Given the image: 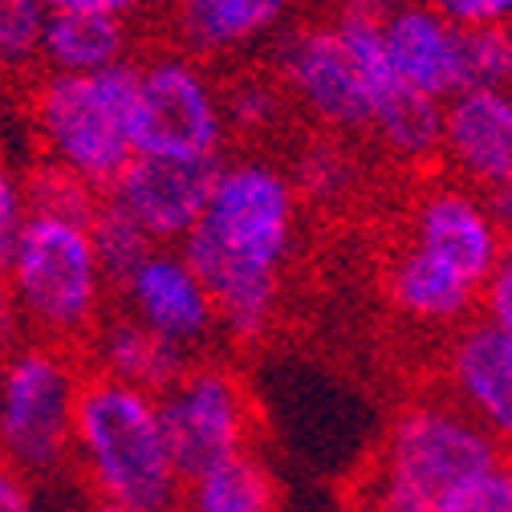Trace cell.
<instances>
[{
	"instance_id": "26",
	"label": "cell",
	"mask_w": 512,
	"mask_h": 512,
	"mask_svg": "<svg viewBox=\"0 0 512 512\" xmlns=\"http://www.w3.org/2000/svg\"><path fill=\"white\" fill-rule=\"evenodd\" d=\"M435 512H512V456L496 460L488 472L443 496Z\"/></svg>"
},
{
	"instance_id": "36",
	"label": "cell",
	"mask_w": 512,
	"mask_h": 512,
	"mask_svg": "<svg viewBox=\"0 0 512 512\" xmlns=\"http://www.w3.org/2000/svg\"><path fill=\"white\" fill-rule=\"evenodd\" d=\"M326 5H338V9L346 13V9H362V5H378V0H326Z\"/></svg>"
},
{
	"instance_id": "4",
	"label": "cell",
	"mask_w": 512,
	"mask_h": 512,
	"mask_svg": "<svg viewBox=\"0 0 512 512\" xmlns=\"http://www.w3.org/2000/svg\"><path fill=\"white\" fill-rule=\"evenodd\" d=\"M9 297L21 322L33 330V342L90 350L102 330L106 273L86 224L29 216L17 244L5 256Z\"/></svg>"
},
{
	"instance_id": "34",
	"label": "cell",
	"mask_w": 512,
	"mask_h": 512,
	"mask_svg": "<svg viewBox=\"0 0 512 512\" xmlns=\"http://www.w3.org/2000/svg\"><path fill=\"white\" fill-rule=\"evenodd\" d=\"M147 5V0H82V9H94V13H114V17H131Z\"/></svg>"
},
{
	"instance_id": "19",
	"label": "cell",
	"mask_w": 512,
	"mask_h": 512,
	"mask_svg": "<svg viewBox=\"0 0 512 512\" xmlns=\"http://www.w3.org/2000/svg\"><path fill=\"white\" fill-rule=\"evenodd\" d=\"M179 41L196 53H228L281 25L289 0H175Z\"/></svg>"
},
{
	"instance_id": "29",
	"label": "cell",
	"mask_w": 512,
	"mask_h": 512,
	"mask_svg": "<svg viewBox=\"0 0 512 512\" xmlns=\"http://www.w3.org/2000/svg\"><path fill=\"white\" fill-rule=\"evenodd\" d=\"M480 317L492 326H500L504 334H512V244L504 252V261L496 265V273L488 277L484 293H480Z\"/></svg>"
},
{
	"instance_id": "2",
	"label": "cell",
	"mask_w": 512,
	"mask_h": 512,
	"mask_svg": "<svg viewBox=\"0 0 512 512\" xmlns=\"http://www.w3.org/2000/svg\"><path fill=\"white\" fill-rule=\"evenodd\" d=\"M74 464L98 504L131 512H179L183 476L163 431L159 399L110 374H86Z\"/></svg>"
},
{
	"instance_id": "7",
	"label": "cell",
	"mask_w": 512,
	"mask_h": 512,
	"mask_svg": "<svg viewBox=\"0 0 512 512\" xmlns=\"http://www.w3.org/2000/svg\"><path fill=\"white\" fill-rule=\"evenodd\" d=\"M228 114L208 74L187 53L139 61V98L131 114L135 155L208 163L224 159Z\"/></svg>"
},
{
	"instance_id": "5",
	"label": "cell",
	"mask_w": 512,
	"mask_h": 512,
	"mask_svg": "<svg viewBox=\"0 0 512 512\" xmlns=\"http://www.w3.org/2000/svg\"><path fill=\"white\" fill-rule=\"evenodd\" d=\"M139 98V61L78 78V74H45L29 98V114L45 159L82 175L102 196L135 163L131 114Z\"/></svg>"
},
{
	"instance_id": "20",
	"label": "cell",
	"mask_w": 512,
	"mask_h": 512,
	"mask_svg": "<svg viewBox=\"0 0 512 512\" xmlns=\"http://www.w3.org/2000/svg\"><path fill=\"white\" fill-rule=\"evenodd\" d=\"M179 512H281V488L273 468L244 452L183 484Z\"/></svg>"
},
{
	"instance_id": "9",
	"label": "cell",
	"mask_w": 512,
	"mask_h": 512,
	"mask_svg": "<svg viewBox=\"0 0 512 512\" xmlns=\"http://www.w3.org/2000/svg\"><path fill=\"white\" fill-rule=\"evenodd\" d=\"M411 244L460 273L464 281H472L480 293L508 252L488 200L464 183H435L415 200Z\"/></svg>"
},
{
	"instance_id": "15",
	"label": "cell",
	"mask_w": 512,
	"mask_h": 512,
	"mask_svg": "<svg viewBox=\"0 0 512 512\" xmlns=\"http://www.w3.org/2000/svg\"><path fill=\"white\" fill-rule=\"evenodd\" d=\"M443 155L484 187H512V90H464L447 102Z\"/></svg>"
},
{
	"instance_id": "28",
	"label": "cell",
	"mask_w": 512,
	"mask_h": 512,
	"mask_svg": "<svg viewBox=\"0 0 512 512\" xmlns=\"http://www.w3.org/2000/svg\"><path fill=\"white\" fill-rule=\"evenodd\" d=\"M452 25L460 29H488V25H512V0H427Z\"/></svg>"
},
{
	"instance_id": "21",
	"label": "cell",
	"mask_w": 512,
	"mask_h": 512,
	"mask_svg": "<svg viewBox=\"0 0 512 512\" xmlns=\"http://www.w3.org/2000/svg\"><path fill=\"white\" fill-rule=\"evenodd\" d=\"M370 126L378 139L387 143L399 159H431L443 151V131H447V102L427 98L415 86H395L382 102L370 110Z\"/></svg>"
},
{
	"instance_id": "10",
	"label": "cell",
	"mask_w": 512,
	"mask_h": 512,
	"mask_svg": "<svg viewBox=\"0 0 512 512\" xmlns=\"http://www.w3.org/2000/svg\"><path fill=\"white\" fill-rule=\"evenodd\" d=\"M281 74L317 122L334 126V131L370 126V94L338 21L293 29L281 41Z\"/></svg>"
},
{
	"instance_id": "31",
	"label": "cell",
	"mask_w": 512,
	"mask_h": 512,
	"mask_svg": "<svg viewBox=\"0 0 512 512\" xmlns=\"http://www.w3.org/2000/svg\"><path fill=\"white\" fill-rule=\"evenodd\" d=\"M342 167L346 163H342V155L334 147H309L305 159H301V183L305 187H317V191H334L346 179Z\"/></svg>"
},
{
	"instance_id": "8",
	"label": "cell",
	"mask_w": 512,
	"mask_h": 512,
	"mask_svg": "<svg viewBox=\"0 0 512 512\" xmlns=\"http://www.w3.org/2000/svg\"><path fill=\"white\" fill-rule=\"evenodd\" d=\"M159 415L183 484L252 452V407L244 382L228 366L196 362L179 387L159 399Z\"/></svg>"
},
{
	"instance_id": "17",
	"label": "cell",
	"mask_w": 512,
	"mask_h": 512,
	"mask_svg": "<svg viewBox=\"0 0 512 512\" xmlns=\"http://www.w3.org/2000/svg\"><path fill=\"white\" fill-rule=\"evenodd\" d=\"M382 281H387L391 305L419 326H460V322L468 326V317L480 301V289L472 281L439 265L435 256H427L415 244H403L391 256Z\"/></svg>"
},
{
	"instance_id": "22",
	"label": "cell",
	"mask_w": 512,
	"mask_h": 512,
	"mask_svg": "<svg viewBox=\"0 0 512 512\" xmlns=\"http://www.w3.org/2000/svg\"><path fill=\"white\" fill-rule=\"evenodd\" d=\"M90 236H94V248H98L102 273H106L110 289H118V293L159 252L155 236L135 216H126L114 200H102V208H98V216L90 224Z\"/></svg>"
},
{
	"instance_id": "16",
	"label": "cell",
	"mask_w": 512,
	"mask_h": 512,
	"mask_svg": "<svg viewBox=\"0 0 512 512\" xmlns=\"http://www.w3.org/2000/svg\"><path fill=\"white\" fill-rule=\"evenodd\" d=\"M90 358H94L98 374H110V378L126 382V387H139L155 399L175 391L179 382L191 374V366H196L187 350L171 346L167 338L147 330L131 313L106 317L102 330L90 342Z\"/></svg>"
},
{
	"instance_id": "12",
	"label": "cell",
	"mask_w": 512,
	"mask_h": 512,
	"mask_svg": "<svg viewBox=\"0 0 512 512\" xmlns=\"http://www.w3.org/2000/svg\"><path fill=\"white\" fill-rule=\"evenodd\" d=\"M122 297L131 305V317L187 354H196L220 330V309L179 248H159L122 285Z\"/></svg>"
},
{
	"instance_id": "35",
	"label": "cell",
	"mask_w": 512,
	"mask_h": 512,
	"mask_svg": "<svg viewBox=\"0 0 512 512\" xmlns=\"http://www.w3.org/2000/svg\"><path fill=\"white\" fill-rule=\"evenodd\" d=\"M41 5L49 13H74V9H82V0H41Z\"/></svg>"
},
{
	"instance_id": "27",
	"label": "cell",
	"mask_w": 512,
	"mask_h": 512,
	"mask_svg": "<svg viewBox=\"0 0 512 512\" xmlns=\"http://www.w3.org/2000/svg\"><path fill=\"white\" fill-rule=\"evenodd\" d=\"M224 114H228V126H236V131H265L281 114V94L261 78H240L224 94Z\"/></svg>"
},
{
	"instance_id": "1",
	"label": "cell",
	"mask_w": 512,
	"mask_h": 512,
	"mask_svg": "<svg viewBox=\"0 0 512 512\" xmlns=\"http://www.w3.org/2000/svg\"><path fill=\"white\" fill-rule=\"evenodd\" d=\"M297 236V187L265 159L224 163L212 204L179 252L208 285L220 330L256 342L277 313L281 269Z\"/></svg>"
},
{
	"instance_id": "6",
	"label": "cell",
	"mask_w": 512,
	"mask_h": 512,
	"mask_svg": "<svg viewBox=\"0 0 512 512\" xmlns=\"http://www.w3.org/2000/svg\"><path fill=\"white\" fill-rule=\"evenodd\" d=\"M82 387L78 350L25 342L9 354L0 382V443L13 472L49 480L74 460Z\"/></svg>"
},
{
	"instance_id": "18",
	"label": "cell",
	"mask_w": 512,
	"mask_h": 512,
	"mask_svg": "<svg viewBox=\"0 0 512 512\" xmlns=\"http://www.w3.org/2000/svg\"><path fill=\"white\" fill-rule=\"evenodd\" d=\"M126 49H131V25H126V17L74 9V13L49 17L41 61L49 66V74L94 78V74L122 66V61H131Z\"/></svg>"
},
{
	"instance_id": "30",
	"label": "cell",
	"mask_w": 512,
	"mask_h": 512,
	"mask_svg": "<svg viewBox=\"0 0 512 512\" xmlns=\"http://www.w3.org/2000/svg\"><path fill=\"white\" fill-rule=\"evenodd\" d=\"M25 220H29L25 187H21L17 171H5V179H0V244H5V256H9V248L17 244Z\"/></svg>"
},
{
	"instance_id": "33",
	"label": "cell",
	"mask_w": 512,
	"mask_h": 512,
	"mask_svg": "<svg viewBox=\"0 0 512 512\" xmlns=\"http://www.w3.org/2000/svg\"><path fill=\"white\" fill-rule=\"evenodd\" d=\"M484 200L500 224V232L512 240V187H496V191H484Z\"/></svg>"
},
{
	"instance_id": "14",
	"label": "cell",
	"mask_w": 512,
	"mask_h": 512,
	"mask_svg": "<svg viewBox=\"0 0 512 512\" xmlns=\"http://www.w3.org/2000/svg\"><path fill=\"white\" fill-rule=\"evenodd\" d=\"M447 378L452 399L496 435L504 452H512V334L484 317L468 322L452 342Z\"/></svg>"
},
{
	"instance_id": "37",
	"label": "cell",
	"mask_w": 512,
	"mask_h": 512,
	"mask_svg": "<svg viewBox=\"0 0 512 512\" xmlns=\"http://www.w3.org/2000/svg\"><path fill=\"white\" fill-rule=\"evenodd\" d=\"M82 512H131V508H118V504H98V500H90Z\"/></svg>"
},
{
	"instance_id": "23",
	"label": "cell",
	"mask_w": 512,
	"mask_h": 512,
	"mask_svg": "<svg viewBox=\"0 0 512 512\" xmlns=\"http://www.w3.org/2000/svg\"><path fill=\"white\" fill-rule=\"evenodd\" d=\"M21 187H25V200H29V216H53V220H70V224H86V228L94 224V216L106 200L82 175L57 167L49 159L29 167L21 175Z\"/></svg>"
},
{
	"instance_id": "3",
	"label": "cell",
	"mask_w": 512,
	"mask_h": 512,
	"mask_svg": "<svg viewBox=\"0 0 512 512\" xmlns=\"http://www.w3.org/2000/svg\"><path fill=\"white\" fill-rule=\"evenodd\" d=\"M512 452L496 443L452 395L407 403L382 439V456L358 492V512H435L472 476Z\"/></svg>"
},
{
	"instance_id": "32",
	"label": "cell",
	"mask_w": 512,
	"mask_h": 512,
	"mask_svg": "<svg viewBox=\"0 0 512 512\" xmlns=\"http://www.w3.org/2000/svg\"><path fill=\"white\" fill-rule=\"evenodd\" d=\"M0 512H37L33 480H25L21 472L5 468V480H0Z\"/></svg>"
},
{
	"instance_id": "13",
	"label": "cell",
	"mask_w": 512,
	"mask_h": 512,
	"mask_svg": "<svg viewBox=\"0 0 512 512\" xmlns=\"http://www.w3.org/2000/svg\"><path fill=\"white\" fill-rule=\"evenodd\" d=\"M391 61L407 86L435 102H452L468 90V45L464 29L452 25L427 0H407L382 13Z\"/></svg>"
},
{
	"instance_id": "11",
	"label": "cell",
	"mask_w": 512,
	"mask_h": 512,
	"mask_svg": "<svg viewBox=\"0 0 512 512\" xmlns=\"http://www.w3.org/2000/svg\"><path fill=\"white\" fill-rule=\"evenodd\" d=\"M220 171H224V159L175 163V159L135 155V163L122 171V179L110 187L106 200H114L126 216H135L155 236L159 248H171L200 228Z\"/></svg>"
},
{
	"instance_id": "24",
	"label": "cell",
	"mask_w": 512,
	"mask_h": 512,
	"mask_svg": "<svg viewBox=\"0 0 512 512\" xmlns=\"http://www.w3.org/2000/svg\"><path fill=\"white\" fill-rule=\"evenodd\" d=\"M49 9L41 0H0V53L5 66H29L45 49V29H49Z\"/></svg>"
},
{
	"instance_id": "25",
	"label": "cell",
	"mask_w": 512,
	"mask_h": 512,
	"mask_svg": "<svg viewBox=\"0 0 512 512\" xmlns=\"http://www.w3.org/2000/svg\"><path fill=\"white\" fill-rule=\"evenodd\" d=\"M468 90H512V25L464 29Z\"/></svg>"
}]
</instances>
